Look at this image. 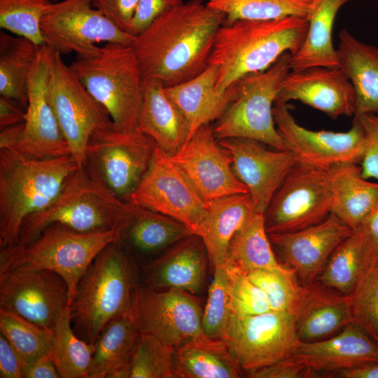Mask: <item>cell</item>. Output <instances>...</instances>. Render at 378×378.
I'll return each mask as SVG.
<instances>
[{"instance_id": "1", "label": "cell", "mask_w": 378, "mask_h": 378, "mask_svg": "<svg viewBox=\"0 0 378 378\" xmlns=\"http://www.w3.org/2000/svg\"><path fill=\"white\" fill-rule=\"evenodd\" d=\"M225 18L203 0H189L162 13L131 44L143 78L171 87L200 75L209 66Z\"/></svg>"}, {"instance_id": "2", "label": "cell", "mask_w": 378, "mask_h": 378, "mask_svg": "<svg viewBox=\"0 0 378 378\" xmlns=\"http://www.w3.org/2000/svg\"><path fill=\"white\" fill-rule=\"evenodd\" d=\"M308 25L307 18L298 16L223 22L209 62L218 69L216 89L225 91L244 76L267 69L284 53H295Z\"/></svg>"}, {"instance_id": "3", "label": "cell", "mask_w": 378, "mask_h": 378, "mask_svg": "<svg viewBox=\"0 0 378 378\" xmlns=\"http://www.w3.org/2000/svg\"><path fill=\"white\" fill-rule=\"evenodd\" d=\"M78 169L71 155L34 159L0 149V248L17 242L25 219L50 206Z\"/></svg>"}, {"instance_id": "4", "label": "cell", "mask_w": 378, "mask_h": 378, "mask_svg": "<svg viewBox=\"0 0 378 378\" xmlns=\"http://www.w3.org/2000/svg\"><path fill=\"white\" fill-rule=\"evenodd\" d=\"M138 207L119 198L83 167L69 176L50 206L25 219L13 246L26 245L52 224L80 232L115 230L121 233Z\"/></svg>"}, {"instance_id": "5", "label": "cell", "mask_w": 378, "mask_h": 378, "mask_svg": "<svg viewBox=\"0 0 378 378\" xmlns=\"http://www.w3.org/2000/svg\"><path fill=\"white\" fill-rule=\"evenodd\" d=\"M139 277V265L118 240L102 249L80 279L69 305L76 335L94 344L112 319L129 313Z\"/></svg>"}, {"instance_id": "6", "label": "cell", "mask_w": 378, "mask_h": 378, "mask_svg": "<svg viewBox=\"0 0 378 378\" xmlns=\"http://www.w3.org/2000/svg\"><path fill=\"white\" fill-rule=\"evenodd\" d=\"M119 130H136L144 98V80L131 45L107 43L76 55L69 65Z\"/></svg>"}, {"instance_id": "7", "label": "cell", "mask_w": 378, "mask_h": 378, "mask_svg": "<svg viewBox=\"0 0 378 378\" xmlns=\"http://www.w3.org/2000/svg\"><path fill=\"white\" fill-rule=\"evenodd\" d=\"M120 234L115 230L80 232L52 224L24 246L0 248V273L16 267L52 271L66 283L70 305L89 265Z\"/></svg>"}, {"instance_id": "8", "label": "cell", "mask_w": 378, "mask_h": 378, "mask_svg": "<svg viewBox=\"0 0 378 378\" xmlns=\"http://www.w3.org/2000/svg\"><path fill=\"white\" fill-rule=\"evenodd\" d=\"M290 52H285L267 69L236 82L234 98L212 125L218 141L246 138L274 149H286L275 125L273 108L281 83L290 71Z\"/></svg>"}, {"instance_id": "9", "label": "cell", "mask_w": 378, "mask_h": 378, "mask_svg": "<svg viewBox=\"0 0 378 378\" xmlns=\"http://www.w3.org/2000/svg\"><path fill=\"white\" fill-rule=\"evenodd\" d=\"M155 147L146 134L137 130H119L111 122L90 136L83 167L119 198L129 202L151 164Z\"/></svg>"}, {"instance_id": "10", "label": "cell", "mask_w": 378, "mask_h": 378, "mask_svg": "<svg viewBox=\"0 0 378 378\" xmlns=\"http://www.w3.org/2000/svg\"><path fill=\"white\" fill-rule=\"evenodd\" d=\"M46 96L66 140L70 155L80 169L85 164L90 136L97 128L112 122L110 115L70 66L64 63L62 54L50 48Z\"/></svg>"}, {"instance_id": "11", "label": "cell", "mask_w": 378, "mask_h": 378, "mask_svg": "<svg viewBox=\"0 0 378 378\" xmlns=\"http://www.w3.org/2000/svg\"><path fill=\"white\" fill-rule=\"evenodd\" d=\"M332 206L329 170L298 162L264 213L267 232H294L320 223L330 215Z\"/></svg>"}, {"instance_id": "12", "label": "cell", "mask_w": 378, "mask_h": 378, "mask_svg": "<svg viewBox=\"0 0 378 378\" xmlns=\"http://www.w3.org/2000/svg\"><path fill=\"white\" fill-rule=\"evenodd\" d=\"M128 314L141 332L172 349L203 335L200 302L183 290L156 289L139 281Z\"/></svg>"}, {"instance_id": "13", "label": "cell", "mask_w": 378, "mask_h": 378, "mask_svg": "<svg viewBox=\"0 0 378 378\" xmlns=\"http://www.w3.org/2000/svg\"><path fill=\"white\" fill-rule=\"evenodd\" d=\"M92 1H52L41 21L43 44L62 55H83L99 42L131 45L135 36L115 26L93 6Z\"/></svg>"}, {"instance_id": "14", "label": "cell", "mask_w": 378, "mask_h": 378, "mask_svg": "<svg viewBox=\"0 0 378 378\" xmlns=\"http://www.w3.org/2000/svg\"><path fill=\"white\" fill-rule=\"evenodd\" d=\"M224 340L246 372L290 356L297 343L295 317L269 311L256 315L232 313Z\"/></svg>"}, {"instance_id": "15", "label": "cell", "mask_w": 378, "mask_h": 378, "mask_svg": "<svg viewBox=\"0 0 378 378\" xmlns=\"http://www.w3.org/2000/svg\"><path fill=\"white\" fill-rule=\"evenodd\" d=\"M275 125L285 147L298 162L329 169L342 164L361 162L365 147L364 130L354 118L346 132L311 130L299 125L288 104H274Z\"/></svg>"}, {"instance_id": "16", "label": "cell", "mask_w": 378, "mask_h": 378, "mask_svg": "<svg viewBox=\"0 0 378 378\" xmlns=\"http://www.w3.org/2000/svg\"><path fill=\"white\" fill-rule=\"evenodd\" d=\"M129 202L174 218L196 230L207 204L170 155L156 145L151 164Z\"/></svg>"}, {"instance_id": "17", "label": "cell", "mask_w": 378, "mask_h": 378, "mask_svg": "<svg viewBox=\"0 0 378 378\" xmlns=\"http://www.w3.org/2000/svg\"><path fill=\"white\" fill-rule=\"evenodd\" d=\"M69 305L65 281L48 270L16 267L0 273V309L50 329L58 312Z\"/></svg>"}, {"instance_id": "18", "label": "cell", "mask_w": 378, "mask_h": 378, "mask_svg": "<svg viewBox=\"0 0 378 378\" xmlns=\"http://www.w3.org/2000/svg\"><path fill=\"white\" fill-rule=\"evenodd\" d=\"M170 156L206 204L223 197L248 193L234 175L230 158L215 137L211 123L199 127Z\"/></svg>"}, {"instance_id": "19", "label": "cell", "mask_w": 378, "mask_h": 378, "mask_svg": "<svg viewBox=\"0 0 378 378\" xmlns=\"http://www.w3.org/2000/svg\"><path fill=\"white\" fill-rule=\"evenodd\" d=\"M230 158L236 177L248 189L255 211L264 214L284 178L298 163L288 150H269L265 144L246 138L218 141Z\"/></svg>"}, {"instance_id": "20", "label": "cell", "mask_w": 378, "mask_h": 378, "mask_svg": "<svg viewBox=\"0 0 378 378\" xmlns=\"http://www.w3.org/2000/svg\"><path fill=\"white\" fill-rule=\"evenodd\" d=\"M353 230L335 215L323 222L290 232L270 233L273 249L302 285L312 284L336 247Z\"/></svg>"}, {"instance_id": "21", "label": "cell", "mask_w": 378, "mask_h": 378, "mask_svg": "<svg viewBox=\"0 0 378 378\" xmlns=\"http://www.w3.org/2000/svg\"><path fill=\"white\" fill-rule=\"evenodd\" d=\"M49 48L41 46L29 73L24 130L17 150L34 159L70 155L66 140L46 96Z\"/></svg>"}, {"instance_id": "22", "label": "cell", "mask_w": 378, "mask_h": 378, "mask_svg": "<svg viewBox=\"0 0 378 378\" xmlns=\"http://www.w3.org/2000/svg\"><path fill=\"white\" fill-rule=\"evenodd\" d=\"M299 101L335 119L355 115L354 88L344 71L314 66L290 71L284 78L274 104Z\"/></svg>"}, {"instance_id": "23", "label": "cell", "mask_w": 378, "mask_h": 378, "mask_svg": "<svg viewBox=\"0 0 378 378\" xmlns=\"http://www.w3.org/2000/svg\"><path fill=\"white\" fill-rule=\"evenodd\" d=\"M209 259L202 239L192 234L139 267L142 283L156 289H178L192 295L204 288Z\"/></svg>"}, {"instance_id": "24", "label": "cell", "mask_w": 378, "mask_h": 378, "mask_svg": "<svg viewBox=\"0 0 378 378\" xmlns=\"http://www.w3.org/2000/svg\"><path fill=\"white\" fill-rule=\"evenodd\" d=\"M306 366L329 375L378 361V344L352 323L334 337L298 340L290 355Z\"/></svg>"}, {"instance_id": "25", "label": "cell", "mask_w": 378, "mask_h": 378, "mask_svg": "<svg viewBox=\"0 0 378 378\" xmlns=\"http://www.w3.org/2000/svg\"><path fill=\"white\" fill-rule=\"evenodd\" d=\"M298 339L303 342L328 338L351 323L350 295L320 282L302 285L295 316Z\"/></svg>"}, {"instance_id": "26", "label": "cell", "mask_w": 378, "mask_h": 378, "mask_svg": "<svg viewBox=\"0 0 378 378\" xmlns=\"http://www.w3.org/2000/svg\"><path fill=\"white\" fill-rule=\"evenodd\" d=\"M136 130L150 137L170 155L178 152L190 136L188 122L165 92L163 83L144 78V98Z\"/></svg>"}, {"instance_id": "27", "label": "cell", "mask_w": 378, "mask_h": 378, "mask_svg": "<svg viewBox=\"0 0 378 378\" xmlns=\"http://www.w3.org/2000/svg\"><path fill=\"white\" fill-rule=\"evenodd\" d=\"M217 78V67L209 65L194 78L174 86L165 87L167 95L188 122L189 139L202 125L216 121L234 98L236 82L220 92L216 88Z\"/></svg>"}, {"instance_id": "28", "label": "cell", "mask_w": 378, "mask_h": 378, "mask_svg": "<svg viewBox=\"0 0 378 378\" xmlns=\"http://www.w3.org/2000/svg\"><path fill=\"white\" fill-rule=\"evenodd\" d=\"M254 212L248 193L225 196L207 203V213L194 234L203 241L213 269L225 265L232 238Z\"/></svg>"}, {"instance_id": "29", "label": "cell", "mask_w": 378, "mask_h": 378, "mask_svg": "<svg viewBox=\"0 0 378 378\" xmlns=\"http://www.w3.org/2000/svg\"><path fill=\"white\" fill-rule=\"evenodd\" d=\"M192 234V229L184 223L139 206L129 224L121 232L118 241L137 264L138 258H155Z\"/></svg>"}, {"instance_id": "30", "label": "cell", "mask_w": 378, "mask_h": 378, "mask_svg": "<svg viewBox=\"0 0 378 378\" xmlns=\"http://www.w3.org/2000/svg\"><path fill=\"white\" fill-rule=\"evenodd\" d=\"M337 48L340 67L352 83L356 97L354 116L378 112V48L340 30Z\"/></svg>"}, {"instance_id": "31", "label": "cell", "mask_w": 378, "mask_h": 378, "mask_svg": "<svg viewBox=\"0 0 378 378\" xmlns=\"http://www.w3.org/2000/svg\"><path fill=\"white\" fill-rule=\"evenodd\" d=\"M175 378H238L242 368L223 339L202 335L174 349Z\"/></svg>"}, {"instance_id": "32", "label": "cell", "mask_w": 378, "mask_h": 378, "mask_svg": "<svg viewBox=\"0 0 378 378\" xmlns=\"http://www.w3.org/2000/svg\"><path fill=\"white\" fill-rule=\"evenodd\" d=\"M140 336L128 313L112 319L93 344L88 378H129L130 361Z\"/></svg>"}, {"instance_id": "33", "label": "cell", "mask_w": 378, "mask_h": 378, "mask_svg": "<svg viewBox=\"0 0 378 378\" xmlns=\"http://www.w3.org/2000/svg\"><path fill=\"white\" fill-rule=\"evenodd\" d=\"M358 164H342L330 168L332 192L331 214L353 231L378 204V183L361 176Z\"/></svg>"}, {"instance_id": "34", "label": "cell", "mask_w": 378, "mask_h": 378, "mask_svg": "<svg viewBox=\"0 0 378 378\" xmlns=\"http://www.w3.org/2000/svg\"><path fill=\"white\" fill-rule=\"evenodd\" d=\"M352 0H314L307 18L308 29L298 50L291 55V71L314 66L339 67L332 28L339 10Z\"/></svg>"}, {"instance_id": "35", "label": "cell", "mask_w": 378, "mask_h": 378, "mask_svg": "<svg viewBox=\"0 0 378 378\" xmlns=\"http://www.w3.org/2000/svg\"><path fill=\"white\" fill-rule=\"evenodd\" d=\"M225 265L245 274L258 270L295 274L277 260L265 228L264 214L258 212H254L234 234Z\"/></svg>"}, {"instance_id": "36", "label": "cell", "mask_w": 378, "mask_h": 378, "mask_svg": "<svg viewBox=\"0 0 378 378\" xmlns=\"http://www.w3.org/2000/svg\"><path fill=\"white\" fill-rule=\"evenodd\" d=\"M41 46L23 36L0 33V94L25 109L28 78Z\"/></svg>"}, {"instance_id": "37", "label": "cell", "mask_w": 378, "mask_h": 378, "mask_svg": "<svg viewBox=\"0 0 378 378\" xmlns=\"http://www.w3.org/2000/svg\"><path fill=\"white\" fill-rule=\"evenodd\" d=\"M71 322L70 307L66 305L50 328V355L61 378H88L94 345L76 335Z\"/></svg>"}, {"instance_id": "38", "label": "cell", "mask_w": 378, "mask_h": 378, "mask_svg": "<svg viewBox=\"0 0 378 378\" xmlns=\"http://www.w3.org/2000/svg\"><path fill=\"white\" fill-rule=\"evenodd\" d=\"M223 13L224 22L238 20H273L289 16L308 18L314 0H203Z\"/></svg>"}, {"instance_id": "39", "label": "cell", "mask_w": 378, "mask_h": 378, "mask_svg": "<svg viewBox=\"0 0 378 378\" xmlns=\"http://www.w3.org/2000/svg\"><path fill=\"white\" fill-rule=\"evenodd\" d=\"M363 266L361 237L356 230L333 251L316 280L341 294L349 295L363 272Z\"/></svg>"}, {"instance_id": "40", "label": "cell", "mask_w": 378, "mask_h": 378, "mask_svg": "<svg viewBox=\"0 0 378 378\" xmlns=\"http://www.w3.org/2000/svg\"><path fill=\"white\" fill-rule=\"evenodd\" d=\"M0 333L18 354L22 364L50 355L51 330L19 314L0 309Z\"/></svg>"}, {"instance_id": "41", "label": "cell", "mask_w": 378, "mask_h": 378, "mask_svg": "<svg viewBox=\"0 0 378 378\" xmlns=\"http://www.w3.org/2000/svg\"><path fill=\"white\" fill-rule=\"evenodd\" d=\"M173 351L154 335L141 332L130 361L129 378H175Z\"/></svg>"}, {"instance_id": "42", "label": "cell", "mask_w": 378, "mask_h": 378, "mask_svg": "<svg viewBox=\"0 0 378 378\" xmlns=\"http://www.w3.org/2000/svg\"><path fill=\"white\" fill-rule=\"evenodd\" d=\"M349 295L351 323L378 344V267L364 270Z\"/></svg>"}, {"instance_id": "43", "label": "cell", "mask_w": 378, "mask_h": 378, "mask_svg": "<svg viewBox=\"0 0 378 378\" xmlns=\"http://www.w3.org/2000/svg\"><path fill=\"white\" fill-rule=\"evenodd\" d=\"M202 316V333L207 337L224 340L229 327L232 309L229 278L225 265L214 269Z\"/></svg>"}, {"instance_id": "44", "label": "cell", "mask_w": 378, "mask_h": 378, "mask_svg": "<svg viewBox=\"0 0 378 378\" xmlns=\"http://www.w3.org/2000/svg\"><path fill=\"white\" fill-rule=\"evenodd\" d=\"M52 0H0V27L43 45L41 21Z\"/></svg>"}, {"instance_id": "45", "label": "cell", "mask_w": 378, "mask_h": 378, "mask_svg": "<svg viewBox=\"0 0 378 378\" xmlns=\"http://www.w3.org/2000/svg\"><path fill=\"white\" fill-rule=\"evenodd\" d=\"M266 295L273 311L298 313L302 285L295 274H285L266 270L252 271L246 274Z\"/></svg>"}, {"instance_id": "46", "label": "cell", "mask_w": 378, "mask_h": 378, "mask_svg": "<svg viewBox=\"0 0 378 378\" xmlns=\"http://www.w3.org/2000/svg\"><path fill=\"white\" fill-rule=\"evenodd\" d=\"M228 275L232 313L256 315L271 311L263 290L246 274L224 265Z\"/></svg>"}, {"instance_id": "47", "label": "cell", "mask_w": 378, "mask_h": 378, "mask_svg": "<svg viewBox=\"0 0 378 378\" xmlns=\"http://www.w3.org/2000/svg\"><path fill=\"white\" fill-rule=\"evenodd\" d=\"M363 127L365 147L361 160V176L378 179V112L354 116Z\"/></svg>"}, {"instance_id": "48", "label": "cell", "mask_w": 378, "mask_h": 378, "mask_svg": "<svg viewBox=\"0 0 378 378\" xmlns=\"http://www.w3.org/2000/svg\"><path fill=\"white\" fill-rule=\"evenodd\" d=\"M251 378H309L318 373L291 356L273 364L246 371Z\"/></svg>"}, {"instance_id": "49", "label": "cell", "mask_w": 378, "mask_h": 378, "mask_svg": "<svg viewBox=\"0 0 378 378\" xmlns=\"http://www.w3.org/2000/svg\"><path fill=\"white\" fill-rule=\"evenodd\" d=\"M183 3V0H139L128 33L136 36L162 13Z\"/></svg>"}, {"instance_id": "50", "label": "cell", "mask_w": 378, "mask_h": 378, "mask_svg": "<svg viewBox=\"0 0 378 378\" xmlns=\"http://www.w3.org/2000/svg\"><path fill=\"white\" fill-rule=\"evenodd\" d=\"M139 0H93L92 5L121 30L128 33Z\"/></svg>"}, {"instance_id": "51", "label": "cell", "mask_w": 378, "mask_h": 378, "mask_svg": "<svg viewBox=\"0 0 378 378\" xmlns=\"http://www.w3.org/2000/svg\"><path fill=\"white\" fill-rule=\"evenodd\" d=\"M356 230L361 237L363 271L378 267V204Z\"/></svg>"}, {"instance_id": "52", "label": "cell", "mask_w": 378, "mask_h": 378, "mask_svg": "<svg viewBox=\"0 0 378 378\" xmlns=\"http://www.w3.org/2000/svg\"><path fill=\"white\" fill-rule=\"evenodd\" d=\"M22 365L17 351L0 333V377L22 378Z\"/></svg>"}, {"instance_id": "53", "label": "cell", "mask_w": 378, "mask_h": 378, "mask_svg": "<svg viewBox=\"0 0 378 378\" xmlns=\"http://www.w3.org/2000/svg\"><path fill=\"white\" fill-rule=\"evenodd\" d=\"M22 378H61L50 355L22 365Z\"/></svg>"}, {"instance_id": "54", "label": "cell", "mask_w": 378, "mask_h": 378, "mask_svg": "<svg viewBox=\"0 0 378 378\" xmlns=\"http://www.w3.org/2000/svg\"><path fill=\"white\" fill-rule=\"evenodd\" d=\"M26 109L15 101L0 97V128L25 121Z\"/></svg>"}, {"instance_id": "55", "label": "cell", "mask_w": 378, "mask_h": 378, "mask_svg": "<svg viewBox=\"0 0 378 378\" xmlns=\"http://www.w3.org/2000/svg\"><path fill=\"white\" fill-rule=\"evenodd\" d=\"M0 129V149H16L23 136L24 122Z\"/></svg>"}, {"instance_id": "56", "label": "cell", "mask_w": 378, "mask_h": 378, "mask_svg": "<svg viewBox=\"0 0 378 378\" xmlns=\"http://www.w3.org/2000/svg\"><path fill=\"white\" fill-rule=\"evenodd\" d=\"M334 375L342 378H378V362L342 370L334 374Z\"/></svg>"}, {"instance_id": "57", "label": "cell", "mask_w": 378, "mask_h": 378, "mask_svg": "<svg viewBox=\"0 0 378 378\" xmlns=\"http://www.w3.org/2000/svg\"><path fill=\"white\" fill-rule=\"evenodd\" d=\"M61 1V0H52V2H57V1Z\"/></svg>"}, {"instance_id": "58", "label": "cell", "mask_w": 378, "mask_h": 378, "mask_svg": "<svg viewBox=\"0 0 378 378\" xmlns=\"http://www.w3.org/2000/svg\"><path fill=\"white\" fill-rule=\"evenodd\" d=\"M378 362V361H377Z\"/></svg>"}]
</instances>
